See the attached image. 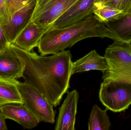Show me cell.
I'll return each mask as SVG.
<instances>
[{
	"mask_svg": "<svg viewBox=\"0 0 131 130\" xmlns=\"http://www.w3.org/2000/svg\"><path fill=\"white\" fill-rule=\"evenodd\" d=\"M10 45L25 64L24 82L37 89L54 107L59 105L70 88L73 62L70 51L42 56Z\"/></svg>",
	"mask_w": 131,
	"mask_h": 130,
	"instance_id": "cell-1",
	"label": "cell"
},
{
	"mask_svg": "<svg viewBox=\"0 0 131 130\" xmlns=\"http://www.w3.org/2000/svg\"><path fill=\"white\" fill-rule=\"evenodd\" d=\"M93 37L114 40L105 24L94 15L65 27H51L39 42L38 52L42 56L53 55L70 48L80 40Z\"/></svg>",
	"mask_w": 131,
	"mask_h": 130,
	"instance_id": "cell-2",
	"label": "cell"
},
{
	"mask_svg": "<svg viewBox=\"0 0 131 130\" xmlns=\"http://www.w3.org/2000/svg\"><path fill=\"white\" fill-rule=\"evenodd\" d=\"M104 56L108 68L103 73V81L131 84V49L129 43L114 40L106 49Z\"/></svg>",
	"mask_w": 131,
	"mask_h": 130,
	"instance_id": "cell-3",
	"label": "cell"
},
{
	"mask_svg": "<svg viewBox=\"0 0 131 130\" xmlns=\"http://www.w3.org/2000/svg\"><path fill=\"white\" fill-rule=\"evenodd\" d=\"M17 87L24 105L39 123H55L56 111L54 107L41 93L25 82H18Z\"/></svg>",
	"mask_w": 131,
	"mask_h": 130,
	"instance_id": "cell-4",
	"label": "cell"
},
{
	"mask_svg": "<svg viewBox=\"0 0 131 130\" xmlns=\"http://www.w3.org/2000/svg\"><path fill=\"white\" fill-rule=\"evenodd\" d=\"M102 104L115 113L125 111L131 105V84L103 81L99 92Z\"/></svg>",
	"mask_w": 131,
	"mask_h": 130,
	"instance_id": "cell-5",
	"label": "cell"
},
{
	"mask_svg": "<svg viewBox=\"0 0 131 130\" xmlns=\"http://www.w3.org/2000/svg\"><path fill=\"white\" fill-rule=\"evenodd\" d=\"M78 0H36L30 20L45 26L53 23Z\"/></svg>",
	"mask_w": 131,
	"mask_h": 130,
	"instance_id": "cell-6",
	"label": "cell"
},
{
	"mask_svg": "<svg viewBox=\"0 0 131 130\" xmlns=\"http://www.w3.org/2000/svg\"><path fill=\"white\" fill-rule=\"evenodd\" d=\"M25 65L10 44L0 53V79L17 81L23 78Z\"/></svg>",
	"mask_w": 131,
	"mask_h": 130,
	"instance_id": "cell-7",
	"label": "cell"
},
{
	"mask_svg": "<svg viewBox=\"0 0 131 130\" xmlns=\"http://www.w3.org/2000/svg\"><path fill=\"white\" fill-rule=\"evenodd\" d=\"M99 0H78L62 14L51 26L62 28L84 20L94 15L95 5Z\"/></svg>",
	"mask_w": 131,
	"mask_h": 130,
	"instance_id": "cell-8",
	"label": "cell"
},
{
	"mask_svg": "<svg viewBox=\"0 0 131 130\" xmlns=\"http://www.w3.org/2000/svg\"><path fill=\"white\" fill-rule=\"evenodd\" d=\"M79 98L76 90L67 92V95L61 107L55 127V130H74L75 117Z\"/></svg>",
	"mask_w": 131,
	"mask_h": 130,
	"instance_id": "cell-9",
	"label": "cell"
},
{
	"mask_svg": "<svg viewBox=\"0 0 131 130\" xmlns=\"http://www.w3.org/2000/svg\"><path fill=\"white\" fill-rule=\"evenodd\" d=\"M51 27L41 26L30 21L11 44L27 52H31L38 47L41 39Z\"/></svg>",
	"mask_w": 131,
	"mask_h": 130,
	"instance_id": "cell-10",
	"label": "cell"
},
{
	"mask_svg": "<svg viewBox=\"0 0 131 130\" xmlns=\"http://www.w3.org/2000/svg\"><path fill=\"white\" fill-rule=\"evenodd\" d=\"M36 4V0L17 11L11 20L2 27L6 38L11 44L30 20Z\"/></svg>",
	"mask_w": 131,
	"mask_h": 130,
	"instance_id": "cell-11",
	"label": "cell"
},
{
	"mask_svg": "<svg viewBox=\"0 0 131 130\" xmlns=\"http://www.w3.org/2000/svg\"><path fill=\"white\" fill-rule=\"evenodd\" d=\"M1 107L6 119L15 121L24 129H33L39 123L24 104H8Z\"/></svg>",
	"mask_w": 131,
	"mask_h": 130,
	"instance_id": "cell-12",
	"label": "cell"
},
{
	"mask_svg": "<svg viewBox=\"0 0 131 130\" xmlns=\"http://www.w3.org/2000/svg\"><path fill=\"white\" fill-rule=\"evenodd\" d=\"M107 68V63L104 56L100 55L95 50H92L72 62V75L92 70H99L104 73Z\"/></svg>",
	"mask_w": 131,
	"mask_h": 130,
	"instance_id": "cell-13",
	"label": "cell"
},
{
	"mask_svg": "<svg viewBox=\"0 0 131 130\" xmlns=\"http://www.w3.org/2000/svg\"><path fill=\"white\" fill-rule=\"evenodd\" d=\"M105 24L114 40L128 43L131 41V13H126L119 19Z\"/></svg>",
	"mask_w": 131,
	"mask_h": 130,
	"instance_id": "cell-14",
	"label": "cell"
},
{
	"mask_svg": "<svg viewBox=\"0 0 131 130\" xmlns=\"http://www.w3.org/2000/svg\"><path fill=\"white\" fill-rule=\"evenodd\" d=\"M19 82L0 79V107L8 104H24L17 87Z\"/></svg>",
	"mask_w": 131,
	"mask_h": 130,
	"instance_id": "cell-15",
	"label": "cell"
},
{
	"mask_svg": "<svg viewBox=\"0 0 131 130\" xmlns=\"http://www.w3.org/2000/svg\"><path fill=\"white\" fill-rule=\"evenodd\" d=\"M108 110H102L97 105L93 106L88 122L89 130H109L111 123L107 114Z\"/></svg>",
	"mask_w": 131,
	"mask_h": 130,
	"instance_id": "cell-16",
	"label": "cell"
},
{
	"mask_svg": "<svg viewBox=\"0 0 131 130\" xmlns=\"http://www.w3.org/2000/svg\"><path fill=\"white\" fill-rule=\"evenodd\" d=\"M126 13L114 8L104 5L101 2L95 3L94 15L101 22L108 23L117 20Z\"/></svg>",
	"mask_w": 131,
	"mask_h": 130,
	"instance_id": "cell-17",
	"label": "cell"
},
{
	"mask_svg": "<svg viewBox=\"0 0 131 130\" xmlns=\"http://www.w3.org/2000/svg\"><path fill=\"white\" fill-rule=\"evenodd\" d=\"M100 2L104 5L122 11L126 13L131 7V0H104Z\"/></svg>",
	"mask_w": 131,
	"mask_h": 130,
	"instance_id": "cell-18",
	"label": "cell"
},
{
	"mask_svg": "<svg viewBox=\"0 0 131 130\" xmlns=\"http://www.w3.org/2000/svg\"><path fill=\"white\" fill-rule=\"evenodd\" d=\"M10 44L4 33L2 26L0 24V53L6 49Z\"/></svg>",
	"mask_w": 131,
	"mask_h": 130,
	"instance_id": "cell-19",
	"label": "cell"
},
{
	"mask_svg": "<svg viewBox=\"0 0 131 130\" xmlns=\"http://www.w3.org/2000/svg\"><path fill=\"white\" fill-rule=\"evenodd\" d=\"M6 10L5 0H0V24L2 23L4 18Z\"/></svg>",
	"mask_w": 131,
	"mask_h": 130,
	"instance_id": "cell-20",
	"label": "cell"
},
{
	"mask_svg": "<svg viewBox=\"0 0 131 130\" xmlns=\"http://www.w3.org/2000/svg\"><path fill=\"white\" fill-rule=\"evenodd\" d=\"M6 118L4 115L0 107V130H7V127L6 124Z\"/></svg>",
	"mask_w": 131,
	"mask_h": 130,
	"instance_id": "cell-21",
	"label": "cell"
},
{
	"mask_svg": "<svg viewBox=\"0 0 131 130\" xmlns=\"http://www.w3.org/2000/svg\"><path fill=\"white\" fill-rule=\"evenodd\" d=\"M131 13V7L130 8V9H129V10H128V12L127 13Z\"/></svg>",
	"mask_w": 131,
	"mask_h": 130,
	"instance_id": "cell-22",
	"label": "cell"
},
{
	"mask_svg": "<svg viewBox=\"0 0 131 130\" xmlns=\"http://www.w3.org/2000/svg\"><path fill=\"white\" fill-rule=\"evenodd\" d=\"M129 44H130V48L131 49V41L129 42Z\"/></svg>",
	"mask_w": 131,
	"mask_h": 130,
	"instance_id": "cell-23",
	"label": "cell"
},
{
	"mask_svg": "<svg viewBox=\"0 0 131 130\" xmlns=\"http://www.w3.org/2000/svg\"><path fill=\"white\" fill-rule=\"evenodd\" d=\"M104 1V0H99V2L102 1Z\"/></svg>",
	"mask_w": 131,
	"mask_h": 130,
	"instance_id": "cell-24",
	"label": "cell"
}]
</instances>
